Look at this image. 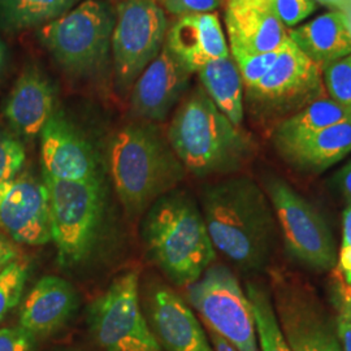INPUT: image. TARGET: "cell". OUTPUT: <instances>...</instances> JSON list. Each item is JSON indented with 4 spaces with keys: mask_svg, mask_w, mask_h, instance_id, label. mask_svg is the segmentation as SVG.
I'll return each mask as SVG.
<instances>
[{
    "mask_svg": "<svg viewBox=\"0 0 351 351\" xmlns=\"http://www.w3.org/2000/svg\"><path fill=\"white\" fill-rule=\"evenodd\" d=\"M201 211L215 250L245 272L261 271L272 255L276 223L267 194L241 176L202 190Z\"/></svg>",
    "mask_w": 351,
    "mask_h": 351,
    "instance_id": "6da1fadb",
    "label": "cell"
},
{
    "mask_svg": "<svg viewBox=\"0 0 351 351\" xmlns=\"http://www.w3.org/2000/svg\"><path fill=\"white\" fill-rule=\"evenodd\" d=\"M108 169L129 217L143 215L163 195L178 189L186 176L168 138L149 121L128 124L113 134Z\"/></svg>",
    "mask_w": 351,
    "mask_h": 351,
    "instance_id": "7a4b0ae2",
    "label": "cell"
},
{
    "mask_svg": "<svg viewBox=\"0 0 351 351\" xmlns=\"http://www.w3.org/2000/svg\"><path fill=\"white\" fill-rule=\"evenodd\" d=\"M141 236L151 263L180 288L194 284L216 258L201 208L178 189L143 213Z\"/></svg>",
    "mask_w": 351,
    "mask_h": 351,
    "instance_id": "3957f363",
    "label": "cell"
},
{
    "mask_svg": "<svg viewBox=\"0 0 351 351\" xmlns=\"http://www.w3.org/2000/svg\"><path fill=\"white\" fill-rule=\"evenodd\" d=\"M167 138L186 172L198 177L232 175L250 160V137L221 112L202 86L176 110Z\"/></svg>",
    "mask_w": 351,
    "mask_h": 351,
    "instance_id": "277c9868",
    "label": "cell"
},
{
    "mask_svg": "<svg viewBox=\"0 0 351 351\" xmlns=\"http://www.w3.org/2000/svg\"><path fill=\"white\" fill-rule=\"evenodd\" d=\"M50 198L52 242L58 262L77 268L94 255L107 221L104 178L75 182L43 180Z\"/></svg>",
    "mask_w": 351,
    "mask_h": 351,
    "instance_id": "5b68a950",
    "label": "cell"
},
{
    "mask_svg": "<svg viewBox=\"0 0 351 351\" xmlns=\"http://www.w3.org/2000/svg\"><path fill=\"white\" fill-rule=\"evenodd\" d=\"M116 14L98 0H85L59 19L42 26L40 40L71 75L90 77L110 60Z\"/></svg>",
    "mask_w": 351,
    "mask_h": 351,
    "instance_id": "8992f818",
    "label": "cell"
},
{
    "mask_svg": "<svg viewBox=\"0 0 351 351\" xmlns=\"http://www.w3.org/2000/svg\"><path fill=\"white\" fill-rule=\"evenodd\" d=\"M326 95L323 69L289 39L272 69L254 86L245 88V103L262 124H274Z\"/></svg>",
    "mask_w": 351,
    "mask_h": 351,
    "instance_id": "52a82bcc",
    "label": "cell"
},
{
    "mask_svg": "<svg viewBox=\"0 0 351 351\" xmlns=\"http://www.w3.org/2000/svg\"><path fill=\"white\" fill-rule=\"evenodd\" d=\"M139 284L138 272H125L90 304L88 329L101 350L163 351L142 311Z\"/></svg>",
    "mask_w": 351,
    "mask_h": 351,
    "instance_id": "ba28073f",
    "label": "cell"
},
{
    "mask_svg": "<svg viewBox=\"0 0 351 351\" xmlns=\"http://www.w3.org/2000/svg\"><path fill=\"white\" fill-rule=\"evenodd\" d=\"M186 297L206 326L237 350L259 351L250 301L229 268L210 265L189 285Z\"/></svg>",
    "mask_w": 351,
    "mask_h": 351,
    "instance_id": "9c48e42d",
    "label": "cell"
},
{
    "mask_svg": "<svg viewBox=\"0 0 351 351\" xmlns=\"http://www.w3.org/2000/svg\"><path fill=\"white\" fill-rule=\"evenodd\" d=\"M265 194L289 254L308 268L330 272L337 264V251L322 215L280 177L267 180Z\"/></svg>",
    "mask_w": 351,
    "mask_h": 351,
    "instance_id": "30bf717a",
    "label": "cell"
},
{
    "mask_svg": "<svg viewBox=\"0 0 351 351\" xmlns=\"http://www.w3.org/2000/svg\"><path fill=\"white\" fill-rule=\"evenodd\" d=\"M168 23L158 0H124L116 13L111 53L116 84L133 88L163 49Z\"/></svg>",
    "mask_w": 351,
    "mask_h": 351,
    "instance_id": "8fae6325",
    "label": "cell"
},
{
    "mask_svg": "<svg viewBox=\"0 0 351 351\" xmlns=\"http://www.w3.org/2000/svg\"><path fill=\"white\" fill-rule=\"evenodd\" d=\"M274 306L290 351H342L336 322L308 289L275 274Z\"/></svg>",
    "mask_w": 351,
    "mask_h": 351,
    "instance_id": "7c38bea8",
    "label": "cell"
},
{
    "mask_svg": "<svg viewBox=\"0 0 351 351\" xmlns=\"http://www.w3.org/2000/svg\"><path fill=\"white\" fill-rule=\"evenodd\" d=\"M0 230L16 245L52 242L50 198L43 178L21 172L0 188Z\"/></svg>",
    "mask_w": 351,
    "mask_h": 351,
    "instance_id": "4fadbf2b",
    "label": "cell"
},
{
    "mask_svg": "<svg viewBox=\"0 0 351 351\" xmlns=\"http://www.w3.org/2000/svg\"><path fill=\"white\" fill-rule=\"evenodd\" d=\"M143 315L163 351H213L208 336L191 307L175 290L149 281L141 290Z\"/></svg>",
    "mask_w": 351,
    "mask_h": 351,
    "instance_id": "5bb4252c",
    "label": "cell"
},
{
    "mask_svg": "<svg viewBox=\"0 0 351 351\" xmlns=\"http://www.w3.org/2000/svg\"><path fill=\"white\" fill-rule=\"evenodd\" d=\"M39 137L43 180L88 182L104 178L97 151L63 111H53Z\"/></svg>",
    "mask_w": 351,
    "mask_h": 351,
    "instance_id": "9a60e30c",
    "label": "cell"
},
{
    "mask_svg": "<svg viewBox=\"0 0 351 351\" xmlns=\"http://www.w3.org/2000/svg\"><path fill=\"white\" fill-rule=\"evenodd\" d=\"M191 72L164 45L133 85L130 107L142 121H162L188 88Z\"/></svg>",
    "mask_w": 351,
    "mask_h": 351,
    "instance_id": "2e32d148",
    "label": "cell"
},
{
    "mask_svg": "<svg viewBox=\"0 0 351 351\" xmlns=\"http://www.w3.org/2000/svg\"><path fill=\"white\" fill-rule=\"evenodd\" d=\"M226 26L229 51L272 52L289 40L288 27L277 17L272 0H228Z\"/></svg>",
    "mask_w": 351,
    "mask_h": 351,
    "instance_id": "e0dca14e",
    "label": "cell"
},
{
    "mask_svg": "<svg viewBox=\"0 0 351 351\" xmlns=\"http://www.w3.org/2000/svg\"><path fill=\"white\" fill-rule=\"evenodd\" d=\"M164 45L191 73L230 56L223 26L215 12L178 16L168 27Z\"/></svg>",
    "mask_w": 351,
    "mask_h": 351,
    "instance_id": "ac0fdd59",
    "label": "cell"
},
{
    "mask_svg": "<svg viewBox=\"0 0 351 351\" xmlns=\"http://www.w3.org/2000/svg\"><path fill=\"white\" fill-rule=\"evenodd\" d=\"M78 307L80 294L69 281L42 277L21 304L19 326L34 337H49L72 320Z\"/></svg>",
    "mask_w": 351,
    "mask_h": 351,
    "instance_id": "d6986e66",
    "label": "cell"
},
{
    "mask_svg": "<svg viewBox=\"0 0 351 351\" xmlns=\"http://www.w3.org/2000/svg\"><path fill=\"white\" fill-rule=\"evenodd\" d=\"M55 90L47 77L30 66L17 78L5 104L4 117L19 138L33 139L55 111Z\"/></svg>",
    "mask_w": 351,
    "mask_h": 351,
    "instance_id": "ffe728a7",
    "label": "cell"
},
{
    "mask_svg": "<svg viewBox=\"0 0 351 351\" xmlns=\"http://www.w3.org/2000/svg\"><path fill=\"white\" fill-rule=\"evenodd\" d=\"M290 42L322 69L351 53V27L346 13L330 11L288 30Z\"/></svg>",
    "mask_w": 351,
    "mask_h": 351,
    "instance_id": "44dd1931",
    "label": "cell"
},
{
    "mask_svg": "<svg viewBox=\"0 0 351 351\" xmlns=\"http://www.w3.org/2000/svg\"><path fill=\"white\" fill-rule=\"evenodd\" d=\"M287 163L307 173L324 172L351 152V120L326 128L308 138L276 149Z\"/></svg>",
    "mask_w": 351,
    "mask_h": 351,
    "instance_id": "7402d4cb",
    "label": "cell"
},
{
    "mask_svg": "<svg viewBox=\"0 0 351 351\" xmlns=\"http://www.w3.org/2000/svg\"><path fill=\"white\" fill-rule=\"evenodd\" d=\"M202 88L216 107L234 124L242 125L245 116V88L232 56L204 65L198 72Z\"/></svg>",
    "mask_w": 351,
    "mask_h": 351,
    "instance_id": "603a6c76",
    "label": "cell"
},
{
    "mask_svg": "<svg viewBox=\"0 0 351 351\" xmlns=\"http://www.w3.org/2000/svg\"><path fill=\"white\" fill-rule=\"evenodd\" d=\"M348 120L350 113L324 95L281 121L272 133L274 145L276 149L289 146Z\"/></svg>",
    "mask_w": 351,
    "mask_h": 351,
    "instance_id": "cb8c5ba5",
    "label": "cell"
},
{
    "mask_svg": "<svg viewBox=\"0 0 351 351\" xmlns=\"http://www.w3.org/2000/svg\"><path fill=\"white\" fill-rule=\"evenodd\" d=\"M80 0H0V27L19 32L47 25L71 11Z\"/></svg>",
    "mask_w": 351,
    "mask_h": 351,
    "instance_id": "d4e9b609",
    "label": "cell"
},
{
    "mask_svg": "<svg viewBox=\"0 0 351 351\" xmlns=\"http://www.w3.org/2000/svg\"><path fill=\"white\" fill-rule=\"evenodd\" d=\"M246 294L254 315L259 351H290L278 323L274 302L265 289L249 282L246 285Z\"/></svg>",
    "mask_w": 351,
    "mask_h": 351,
    "instance_id": "484cf974",
    "label": "cell"
},
{
    "mask_svg": "<svg viewBox=\"0 0 351 351\" xmlns=\"http://www.w3.org/2000/svg\"><path fill=\"white\" fill-rule=\"evenodd\" d=\"M27 275L29 264L21 258L13 261L0 272V320L21 301Z\"/></svg>",
    "mask_w": 351,
    "mask_h": 351,
    "instance_id": "4316f807",
    "label": "cell"
},
{
    "mask_svg": "<svg viewBox=\"0 0 351 351\" xmlns=\"http://www.w3.org/2000/svg\"><path fill=\"white\" fill-rule=\"evenodd\" d=\"M326 95L351 114V53L323 68Z\"/></svg>",
    "mask_w": 351,
    "mask_h": 351,
    "instance_id": "83f0119b",
    "label": "cell"
},
{
    "mask_svg": "<svg viewBox=\"0 0 351 351\" xmlns=\"http://www.w3.org/2000/svg\"><path fill=\"white\" fill-rule=\"evenodd\" d=\"M282 49L263 53H246L239 51H230V56L233 58L239 68L243 88H251L256 82H259L264 75L272 69Z\"/></svg>",
    "mask_w": 351,
    "mask_h": 351,
    "instance_id": "f1b7e54d",
    "label": "cell"
},
{
    "mask_svg": "<svg viewBox=\"0 0 351 351\" xmlns=\"http://www.w3.org/2000/svg\"><path fill=\"white\" fill-rule=\"evenodd\" d=\"M26 151L21 138L0 129V188L23 172Z\"/></svg>",
    "mask_w": 351,
    "mask_h": 351,
    "instance_id": "f546056e",
    "label": "cell"
},
{
    "mask_svg": "<svg viewBox=\"0 0 351 351\" xmlns=\"http://www.w3.org/2000/svg\"><path fill=\"white\" fill-rule=\"evenodd\" d=\"M277 17L285 27H295L316 10L315 0H272Z\"/></svg>",
    "mask_w": 351,
    "mask_h": 351,
    "instance_id": "4dcf8cb0",
    "label": "cell"
},
{
    "mask_svg": "<svg viewBox=\"0 0 351 351\" xmlns=\"http://www.w3.org/2000/svg\"><path fill=\"white\" fill-rule=\"evenodd\" d=\"M335 271L343 282L351 284V202H348L342 213V243Z\"/></svg>",
    "mask_w": 351,
    "mask_h": 351,
    "instance_id": "1f68e13d",
    "label": "cell"
},
{
    "mask_svg": "<svg viewBox=\"0 0 351 351\" xmlns=\"http://www.w3.org/2000/svg\"><path fill=\"white\" fill-rule=\"evenodd\" d=\"M0 351H37V337L20 326L1 328Z\"/></svg>",
    "mask_w": 351,
    "mask_h": 351,
    "instance_id": "d6a6232c",
    "label": "cell"
},
{
    "mask_svg": "<svg viewBox=\"0 0 351 351\" xmlns=\"http://www.w3.org/2000/svg\"><path fill=\"white\" fill-rule=\"evenodd\" d=\"M164 11L175 16L213 12L221 4L219 0H158Z\"/></svg>",
    "mask_w": 351,
    "mask_h": 351,
    "instance_id": "836d02e7",
    "label": "cell"
},
{
    "mask_svg": "<svg viewBox=\"0 0 351 351\" xmlns=\"http://www.w3.org/2000/svg\"><path fill=\"white\" fill-rule=\"evenodd\" d=\"M332 272V291H333V301L336 308H346L351 311V284L343 282L339 274L335 271Z\"/></svg>",
    "mask_w": 351,
    "mask_h": 351,
    "instance_id": "e575fe53",
    "label": "cell"
},
{
    "mask_svg": "<svg viewBox=\"0 0 351 351\" xmlns=\"http://www.w3.org/2000/svg\"><path fill=\"white\" fill-rule=\"evenodd\" d=\"M335 322L337 328L341 350L351 351V311L337 307V316Z\"/></svg>",
    "mask_w": 351,
    "mask_h": 351,
    "instance_id": "d590c367",
    "label": "cell"
},
{
    "mask_svg": "<svg viewBox=\"0 0 351 351\" xmlns=\"http://www.w3.org/2000/svg\"><path fill=\"white\" fill-rule=\"evenodd\" d=\"M20 252L16 246V243L8 239L1 230H0V272L19 258Z\"/></svg>",
    "mask_w": 351,
    "mask_h": 351,
    "instance_id": "8d00e7d4",
    "label": "cell"
},
{
    "mask_svg": "<svg viewBox=\"0 0 351 351\" xmlns=\"http://www.w3.org/2000/svg\"><path fill=\"white\" fill-rule=\"evenodd\" d=\"M335 182L339 191L351 202V162L346 164L335 177Z\"/></svg>",
    "mask_w": 351,
    "mask_h": 351,
    "instance_id": "74e56055",
    "label": "cell"
},
{
    "mask_svg": "<svg viewBox=\"0 0 351 351\" xmlns=\"http://www.w3.org/2000/svg\"><path fill=\"white\" fill-rule=\"evenodd\" d=\"M207 332H208V339L211 342L213 351H239L232 343H229L226 339L219 336L216 332H213V329H210L208 326H207Z\"/></svg>",
    "mask_w": 351,
    "mask_h": 351,
    "instance_id": "f35d334b",
    "label": "cell"
},
{
    "mask_svg": "<svg viewBox=\"0 0 351 351\" xmlns=\"http://www.w3.org/2000/svg\"><path fill=\"white\" fill-rule=\"evenodd\" d=\"M316 3H320L329 8H333L335 11L346 12L351 8V0H315Z\"/></svg>",
    "mask_w": 351,
    "mask_h": 351,
    "instance_id": "ab89813d",
    "label": "cell"
},
{
    "mask_svg": "<svg viewBox=\"0 0 351 351\" xmlns=\"http://www.w3.org/2000/svg\"><path fill=\"white\" fill-rule=\"evenodd\" d=\"M4 62H5V46L0 39V73H1V69L4 66Z\"/></svg>",
    "mask_w": 351,
    "mask_h": 351,
    "instance_id": "60d3db41",
    "label": "cell"
},
{
    "mask_svg": "<svg viewBox=\"0 0 351 351\" xmlns=\"http://www.w3.org/2000/svg\"><path fill=\"white\" fill-rule=\"evenodd\" d=\"M56 351H82L75 349V348H63V349H58Z\"/></svg>",
    "mask_w": 351,
    "mask_h": 351,
    "instance_id": "b9f144b4",
    "label": "cell"
},
{
    "mask_svg": "<svg viewBox=\"0 0 351 351\" xmlns=\"http://www.w3.org/2000/svg\"><path fill=\"white\" fill-rule=\"evenodd\" d=\"M219 1H220V4H224V5H226V3L228 0H219Z\"/></svg>",
    "mask_w": 351,
    "mask_h": 351,
    "instance_id": "7bdbcfd3",
    "label": "cell"
}]
</instances>
